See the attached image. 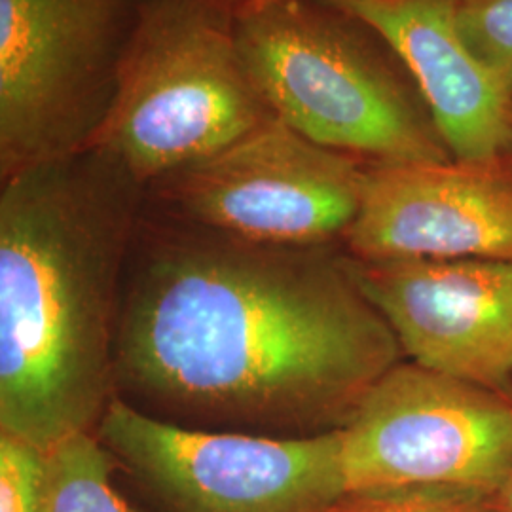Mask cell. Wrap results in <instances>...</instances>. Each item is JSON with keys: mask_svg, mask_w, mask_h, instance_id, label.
<instances>
[{"mask_svg": "<svg viewBox=\"0 0 512 512\" xmlns=\"http://www.w3.org/2000/svg\"><path fill=\"white\" fill-rule=\"evenodd\" d=\"M404 353L344 243L274 245L152 215L124 275L114 393L188 429L344 431Z\"/></svg>", "mask_w": 512, "mask_h": 512, "instance_id": "6da1fadb", "label": "cell"}, {"mask_svg": "<svg viewBox=\"0 0 512 512\" xmlns=\"http://www.w3.org/2000/svg\"><path fill=\"white\" fill-rule=\"evenodd\" d=\"M145 186L97 148L0 179V433L50 454L93 433Z\"/></svg>", "mask_w": 512, "mask_h": 512, "instance_id": "7a4b0ae2", "label": "cell"}, {"mask_svg": "<svg viewBox=\"0 0 512 512\" xmlns=\"http://www.w3.org/2000/svg\"><path fill=\"white\" fill-rule=\"evenodd\" d=\"M234 31L275 118L306 139L370 164L452 160L414 76L363 19L329 0H251Z\"/></svg>", "mask_w": 512, "mask_h": 512, "instance_id": "3957f363", "label": "cell"}, {"mask_svg": "<svg viewBox=\"0 0 512 512\" xmlns=\"http://www.w3.org/2000/svg\"><path fill=\"white\" fill-rule=\"evenodd\" d=\"M275 118L241 57L234 8L145 0L92 147L148 184Z\"/></svg>", "mask_w": 512, "mask_h": 512, "instance_id": "277c9868", "label": "cell"}, {"mask_svg": "<svg viewBox=\"0 0 512 512\" xmlns=\"http://www.w3.org/2000/svg\"><path fill=\"white\" fill-rule=\"evenodd\" d=\"M145 0H0V179L92 147Z\"/></svg>", "mask_w": 512, "mask_h": 512, "instance_id": "5b68a950", "label": "cell"}, {"mask_svg": "<svg viewBox=\"0 0 512 512\" xmlns=\"http://www.w3.org/2000/svg\"><path fill=\"white\" fill-rule=\"evenodd\" d=\"M370 162L272 118L145 188L152 215L274 245L344 243Z\"/></svg>", "mask_w": 512, "mask_h": 512, "instance_id": "8992f818", "label": "cell"}, {"mask_svg": "<svg viewBox=\"0 0 512 512\" xmlns=\"http://www.w3.org/2000/svg\"><path fill=\"white\" fill-rule=\"evenodd\" d=\"M93 435L169 512H329L348 492L342 431L275 439L188 429L114 397Z\"/></svg>", "mask_w": 512, "mask_h": 512, "instance_id": "52a82bcc", "label": "cell"}, {"mask_svg": "<svg viewBox=\"0 0 512 512\" xmlns=\"http://www.w3.org/2000/svg\"><path fill=\"white\" fill-rule=\"evenodd\" d=\"M348 490L442 484L494 495L512 471V395L412 361L342 431Z\"/></svg>", "mask_w": 512, "mask_h": 512, "instance_id": "ba28073f", "label": "cell"}, {"mask_svg": "<svg viewBox=\"0 0 512 512\" xmlns=\"http://www.w3.org/2000/svg\"><path fill=\"white\" fill-rule=\"evenodd\" d=\"M353 274L408 361L512 395V260L353 258Z\"/></svg>", "mask_w": 512, "mask_h": 512, "instance_id": "9c48e42d", "label": "cell"}, {"mask_svg": "<svg viewBox=\"0 0 512 512\" xmlns=\"http://www.w3.org/2000/svg\"><path fill=\"white\" fill-rule=\"evenodd\" d=\"M344 247L357 260H512V154L370 164Z\"/></svg>", "mask_w": 512, "mask_h": 512, "instance_id": "30bf717a", "label": "cell"}, {"mask_svg": "<svg viewBox=\"0 0 512 512\" xmlns=\"http://www.w3.org/2000/svg\"><path fill=\"white\" fill-rule=\"evenodd\" d=\"M366 21L403 59L459 162L512 154V92L469 50L463 0H329Z\"/></svg>", "mask_w": 512, "mask_h": 512, "instance_id": "8fae6325", "label": "cell"}, {"mask_svg": "<svg viewBox=\"0 0 512 512\" xmlns=\"http://www.w3.org/2000/svg\"><path fill=\"white\" fill-rule=\"evenodd\" d=\"M114 459L93 433H78L50 452L48 512H137L112 482Z\"/></svg>", "mask_w": 512, "mask_h": 512, "instance_id": "7c38bea8", "label": "cell"}, {"mask_svg": "<svg viewBox=\"0 0 512 512\" xmlns=\"http://www.w3.org/2000/svg\"><path fill=\"white\" fill-rule=\"evenodd\" d=\"M329 512H499L494 495L442 484L348 490Z\"/></svg>", "mask_w": 512, "mask_h": 512, "instance_id": "4fadbf2b", "label": "cell"}, {"mask_svg": "<svg viewBox=\"0 0 512 512\" xmlns=\"http://www.w3.org/2000/svg\"><path fill=\"white\" fill-rule=\"evenodd\" d=\"M458 23L476 59L512 92V0H463Z\"/></svg>", "mask_w": 512, "mask_h": 512, "instance_id": "5bb4252c", "label": "cell"}, {"mask_svg": "<svg viewBox=\"0 0 512 512\" xmlns=\"http://www.w3.org/2000/svg\"><path fill=\"white\" fill-rule=\"evenodd\" d=\"M50 454L0 433V512H48Z\"/></svg>", "mask_w": 512, "mask_h": 512, "instance_id": "9a60e30c", "label": "cell"}, {"mask_svg": "<svg viewBox=\"0 0 512 512\" xmlns=\"http://www.w3.org/2000/svg\"><path fill=\"white\" fill-rule=\"evenodd\" d=\"M495 509L499 512H512V471L505 482L497 488L494 494Z\"/></svg>", "mask_w": 512, "mask_h": 512, "instance_id": "2e32d148", "label": "cell"}, {"mask_svg": "<svg viewBox=\"0 0 512 512\" xmlns=\"http://www.w3.org/2000/svg\"><path fill=\"white\" fill-rule=\"evenodd\" d=\"M219 2L228 4L230 8H238V6H241V4H245V2H251V0H219Z\"/></svg>", "mask_w": 512, "mask_h": 512, "instance_id": "e0dca14e", "label": "cell"}]
</instances>
